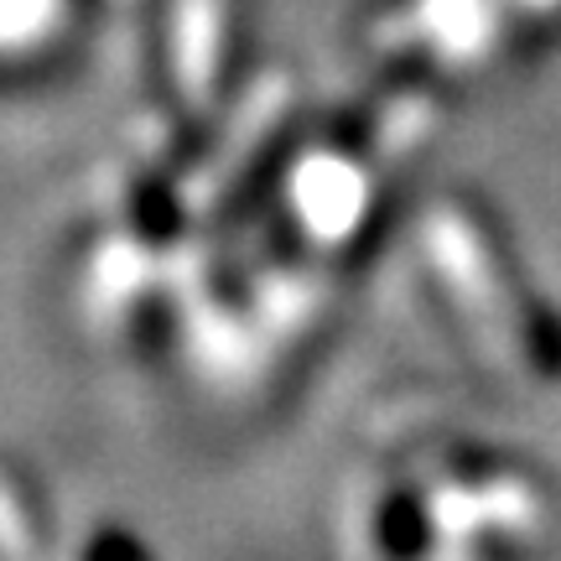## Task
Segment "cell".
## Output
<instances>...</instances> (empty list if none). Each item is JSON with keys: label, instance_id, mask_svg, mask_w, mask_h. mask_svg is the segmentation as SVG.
I'll return each mask as SVG.
<instances>
[{"label": "cell", "instance_id": "6da1fadb", "mask_svg": "<svg viewBox=\"0 0 561 561\" xmlns=\"http://www.w3.org/2000/svg\"><path fill=\"white\" fill-rule=\"evenodd\" d=\"M172 53H178V89L187 100H203L224 73V42L234 37V0H178L172 11Z\"/></svg>", "mask_w": 561, "mask_h": 561}]
</instances>
